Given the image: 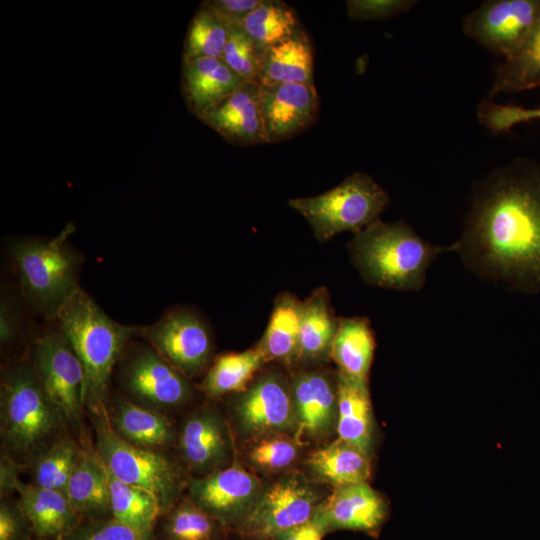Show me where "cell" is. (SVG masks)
Segmentation results:
<instances>
[{
    "mask_svg": "<svg viewBox=\"0 0 540 540\" xmlns=\"http://www.w3.org/2000/svg\"><path fill=\"white\" fill-rule=\"evenodd\" d=\"M449 250L481 278L540 292V166L518 161L480 183Z\"/></svg>",
    "mask_w": 540,
    "mask_h": 540,
    "instance_id": "obj_1",
    "label": "cell"
},
{
    "mask_svg": "<svg viewBox=\"0 0 540 540\" xmlns=\"http://www.w3.org/2000/svg\"><path fill=\"white\" fill-rule=\"evenodd\" d=\"M348 249L366 283L398 291L420 290L432 262L449 250L423 240L404 221L381 220L353 234Z\"/></svg>",
    "mask_w": 540,
    "mask_h": 540,
    "instance_id": "obj_2",
    "label": "cell"
},
{
    "mask_svg": "<svg viewBox=\"0 0 540 540\" xmlns=\"http://www.w3.org/2000/svg\"><path fill=\"white\" fill-rule=\"evenodd\" d=\"M85 373V405L95 413L104 399L113 368L137 328L109 317L80 287L59 308L56 317Z\"/></svg>",
    "mask_w": 540,
    "mask_h": 540,
    "instance_id": "obj_3",
    "label": "cell"
},
{
    "mask_svg": "<svg viewBox=\"0 0 540 540\" xmlns=\"http://www.w3.org/2000/svg\"><path fill=\"white\" fill-rule=\"evenodd\" d=\"M75 226L67 224L50 238H24L11 245L23 297L37 312L55 318L59 308L79 288L81 258L69 242Z\"/></svg>",
    "mask_w": 540,
    "mask_h": 540,
    "instance_id": "obj_4",
    "label": "cell"
},
{
    "mask_svg": "<svg viewBox=\"0 0 540 540\" xmlns=\"http://www.w3.org/2000/svg\"><path fill=\"white\" fill-rule=\"evenodd\" d=\"M0 411L2 442L18 456H34L65 420L45 393L32 364H16L3 373Z\"/></svg>",
    "mask_w": 540,
    "mask_h": 540,
    "instance_id": "obj_5",
    "label": "cell"
},
{
    "mask_svg": "<svg viewBox=\"0 0 540 540\" xmlns=\"http://www.w3.org/2000/svg\"><path fill=\"white\" fill-rule=\"evenodd\" d=\"M389 202L386 190L370 175L355 172L322 194L292 198L288 204L308 222L315 238L324 242L377 222Z\"/></svg>",
    "mask_w": 540,
    "mask_h": 540,
    "instance_id": "obj_6",
    "label": "cell"
},
{
    "mask_svg": "<svg viewBox=\"0 0 540 540\" xmlns=\"http://www.w3.org/2000/svg\"><path fill=\"white\" fill-rule=\"evenodd\" d=\"M97 414L95 450L106 468L119 480L153 493L166 514L185 486L180 465L161 451L126 442L110 426L105 409Z\"/></svg>",
    "mask_w": 540,
    "mask_h": 540,
    "instance_id": "obj_7",
    "label": "cell"
},
{
    "mask_svg": "<svg viewBox=\"0 0 540 540\" xmlns=\"http://www.w3.org/2000/svg\"><path fill=\"white\" fill-rule=\"evenodd\" d=\"M322 500L304 475L287 474L263 488L255 505L235 530L250 540H270L310 520Z\"/></svg>",
    "mask_w": 540,
    "mask_h": 540,
    "instance_id": "obj_8",
    "label": "cell"
},
{
    "mask_svg": "<svg viewBox=\"0 0 540 540\" xmlns=\"http://www.w3.org/2000/svg\"><path fill=\"white\" fill-rule=\"evenodd\" d=\"M141 332L149 345L187 378L200 374L210 363L211 332L191 309H172Z\"/></svg>",
    "mask_w": 540,
    "mask_h": 540,
    "instance_id": "obj_9",
    "label": "cell"
},
{
    "mask_svg": "<svg viewBox=\"0 0 540 540\" xmlns=\"http://www.w3.org/2000/svg\"><path fill=\"white\" fill-rule=\"evenodd\" d=\"M32 366L49 399L66 420L79 417L85 406V373L60 330L49 331L33 343Z\"/></svg>",
    "mask_w": 540,
    "mask_h": 540,
    "instance_id": "obj_10",
    "label": "cell"
},
{
    "mask_svg": "<svg viewBox=\"0 0 540 540\" xmlns=\"http://www.w3.org/2000/svg\"><path fill=\"white\" fill-rule=\"evenodd\" d=\"M540 21V0H489L462 21L464 33L487 50L512 57Z\"/></svg>",
    "mask_w": 540,
    "mask_h": 540,
    "instance_id": "obj_11",
    "label": "cell"
},
{
    "mask_svg": "<svg viewBox=\"0 0 540 540\" xmlns=\"http://www.w3.org/2000/svg\"><path fill=\"white\" fill-rule=\"evenodd\" d=\"M188 498L218 520L236 529L251 511L264 486L259 477L236 459L227 467L187 483Z\"/></svg>",
    "mask_w": 540,
    "mask_h": 540,
    "instance_id": "obj_12",
    "label": "cell"
},
{
    "mask_svg": "<svg viewBox=\"0 0 540 540\" xmlns=\"http://www.w3.org/2000/svg\"><path fill=\"white\" fill-rule=\"evenodd\" d=\"M234 411L242 432L258 438L294 436L296 418L291 382L279 371H267L238 394Z\"/></svg>",
    "mask_w": 540,
    "mask_h": 540,
    "instance_id": "obj_13",
    "label": "cell"
},
{
    "mask_svg": "<svg viewBox=\"0 0 540 540\" xmlns=\"http://www.w3.org/2000/svg\"><path fill=\"white\" fill-rule=\"evenodd\" d=\"M121 382L131 401L160 412L184 404L192 394L187 377L150 345L137 346L129 354Z\"/></svg>",
    "mask_w": 540,
    "mask_h": 540,
    "instance_id": "obj_14",
    "label": "cell"
},
{
    "mask_svg": "<svg viewBox=\"0 0 540 540\" xmlns=\"http://www.w3.org/2000/svg\"><path fill=\"white\" fill-rule=\"evenodd\" d=\"M388 514L384 497L368 482H362L333 487L312 518L326 533L350 530L377 536Z\"/></svg>",
    "mask_w": 540,
    "mask_h": 540,
    "instance_id": "obj_15",
    "label": "cell"
},
{
    "mask_svg": "<svg viewBox=\"0 0 540 540\" xmlns=\"http://www.w3.org/2000/svg\"><path fill=\"white\" fill-rule=\"evenodd\" d=\"M296 418L294 439H320L336 431V374L322 369L297 372L290 380Z\"/></svg>",
    "mask_w": 540,
    "mask_h": 540,
    "instance_id": "obj_16",
    "label": "cell"
},
{
    "mask_svg": "<svg viewBox=\"0 0 540 540\" xmlns=\"http://www.w3.org/2000/svg\"><path fill=\"white\" fill-rule=\"evenodd\" d=\"M178 447L182 459L197 477L223 469L235 459L229 428L212 408L196 410L184 421Z\"/></svg>",
    "mask_w": 540,
    "mask_h": 540,
    "instance_id": "obj_17",
    "label": "cell"
},
{
    "mask_svg": "<svg viewBox=\"0 0 540 540\" xmlns=\"http://www.w3.org/2000/svg\"><path fill=\"white\" fill-rule=\"evenodd\" d=\"M259 87L266 143L287 140L316 120L319 99L314 84L288 83Z\"/></svg>",
    "mask_w": 540,
    "mask_h": 540,
    "instance_id": "obj_18",
    "label": "cell"
},
{
    "mask_svg": "<svg viewBox=\"0 0 540 540\" xmlns=\"http://www.w3.org/2000/svg\"><path fill=\"white\" fill-rule=\"evenodd\" d=\"M199 118L233 144L266 143L260 87L256 82L243 83Z\"/></svg>",
    "mask_w": 540,
    "mask_h": 540,
    "instance_id": "obj_19",
    "label": "cell"
},
{
    "mask_svg": "<svg viewBox=\"0 0 540 540\" xmlns=\"http://www.w3.org/2000/svg\"><path fill=\"white\" fill-rule=\"evenodd\" d=\"M15 492L35 538L63 540L83 520L63 491L19 480Z\"/></svg>",
    "mask_w": 540,
    "mask_h": 540,
    "instance_id": "obj_20",
    "label": "cell"
},
{
    "mask_svg": "<svg viewBox=\"0 0 540 540\" xmlns=\"http://www.w3.org/2000/svg\"><path fill=\"white\" fill-rule=\"evenodd\" d=\"M245 82L220 58H197L183 62V93L190 110L197 117Z\"/></svg>",
    "mask_w": 540,
    "mask_h": 540,
    "instance_id": "obj_21",
    "label": "cell"
},
{
    "mask_svg": "<svg viewBox=\"0 0 540 540\" xmlns=\"http://www.w3.org/2000/svg\"><path fill=\"white\" fill-rule=\"evenodd\" d=\"M313 69L312 44L308 35L300 28L292 36L262 51L258 84H314Z\"/></svg>",
    "mask_w": 540,
    "mask_h": 540,
    "instance_id": "obj_22",
    "label": "cell"
},
{
    "mask_svg": "<svg viewBox=\"0 0 540 540\" xmlns=\"http://www.w3.org/2000/svg\"><path fill=\"white\" fill-rule=\"evenodd\" d=\"M338 324L327 289H315L301 305L298 364L315 365L331 359Z\"/></svg>",
    "mask_w": 540,
    "mask_h": 540,
    "instance_id": "obj_23",
    "label": "cell"
},
{
    "mask_svg": "<svg viewBox=\"0 0 540 540\" xmlns=\"http://www.w3.org/2000/svg\"><path fill=\"white\" fill-rule=\"evenodd\" d=\"M65 493L83 519L112 517L108 473L95 448L81 447Z\"/></svg>",
    "mask_w": 540,
    "mask_h": 540,
    "instance_id": "obj_24",
    "label": "cell"
},
{
    "mask_svg": "<svg viewBox=\"0 0 540 540\" xmlns=\"http://www.w3.org/2000/svg\"><path fill=\"white\" fill-rule=\"evenodd\" d=\"M337 438L371 453L374 443V417L368 382L336 372Z\"/></svg>",
    "mask_w": 540,
    "mask_h": 540,
    "instance_id": "obj_25",
    "label": "cell"
},
{
    "mask_svg": "<svg viewBox=\"0 0 540 540\" xmlns=\"http://www.w3.org/2000/svg\"><path fill=\"white\" fill-rule=\"evenodd\" d=\"M306 464L315 479L333 487L368 482L372 473L371 453L340 438L312 452Z\"/></svg>",
    "mask_w": 540,
    "mask_h": 540,
    "instance_id": "obj_26",
    "label": "cell"
},
{
    "mask_svg": "<svg viewBox=\"0 0 540 540\" xmlns=\"http://www.w3.org/2000/svg\"><path fill=\"white\" fill-rule=\"evenodd\" d=\"M107 417L119 437L138 447L160 451L175 437L170 420L162 412L131 400H118Z\"/></svg>",
    "mask_w": 540,
    "mask_h": 540,
    "instance_id": "obj_27",
    "label": "cell"
},
{
    "mask_svg": "<svg viewBox=\"0 0 540 540\" xmlns=\"http://www.w3.org/2000/svg\"><path fill=\"white\" fill-rule=\"evenodd\" d=\"M301 305L302 301L289 292L276 297L266 330L256 345L267 362L298 365Z\"/></svg>",
    "mask_w": 540,
    "mask_h": 540,
    "instance_id": "obj_28",
    "label": "cell"
},
{
    "mask_svg": "<svg viewBox=\"0 0 540 540\" xmlns=\"http://www.w3.org/2000/svg\"><path fill=\"white\" fill-rule=\"evenodd\" d=\"M376 341L370 321L365 317L339 318L331 350L337 371L352 379L368 382Z\"/></svg>",
    "mask_w": 540,
    "mask_h": 540,
    "instance_id": "obj_29",
    "label": "cell"
},
{
    "mask_svg": "<svg viewBox=\"0 0 540 540\" xmlns=\"http://www.w3.org/2000/svg\"><path fill=\"white\" fill-rule=\"evenodd\" d=\"M266 363V358L257 347L221 354L207 369L201 384L202 390L211 398L240 394L248 388Z\"/></svg>",
    "mask_w": 540,
    "mask_h": 540,
    "instance_id": "obj_30",
    "label": "cell"
},
{
    "mask_svg": "<svg viewBox=\"0 0 540 540\" xmlns=\"http://www.w3.org/2000/svg\"><path fill=\"white\" fill-rule=\"evenodd\" d=\"M107 473L112 518L139 531H155L164 514L158 498L144 488L119 480L108 469Z\"/></svg>",
    "mask_w": 540,
    "mask_h": 540,
    "instance_id": "obj_31",
    "label": "cell"
},
{
    "mask_svg": "<svg viewBox=\"0 0 540 540\" xmlns=\"http://www.w3.org/2000/svg\"><path fill=\"white\" fill-rule=\"evenodd\" d=\"M540 87V21L521 48L495 71L489 96L517 93Z\"/></svg>",
    "mask_w": 540,
    "mask_h": 540,
    "instance_id": "obj_32",
    "label": "cell"
},
{
    "mask_svg": "<svg viewBox=\"0 0 540 540\" xmlns=\"http://www.w3.org/2000/svg\"><path fill=\"white\" fill-rule=\"evenodd\" d=\"M240 26L262 51L301 28L296 11L279 0H262Z\"/></svg>",
    "mask_w": 540,
    "mask_h": 540,
    "instance_id": "obj_33",
    "label": "cell"
},
{
    "mask_svg": "<svg viewBox=\"0 0 540 540\" xmlns=\"http://www.w3.org/2000/svg\"><path fill=\"white\" fill-rule=\"evenodd\" d=\"M162 540H222L226 529L188 497L164 514Z\"/></svg>",
    "mask_w": 540,
    "mask_h": 540,
    "instance_id": "obj_34",
    "label": "cell"
},
{
    "mask_svg": "<svg viewBox=\"0 0 540 540\" xmlns=\"http://www.w3.org/2000/svg\"><path fill=\"white\" fill-rule=\"evenodd\" d=\"M80 452L81 447L68 438L47 444L33 456L31 483L65 492Z\"/></svg>",
    "mask_w": 540,
    "mask_h": 540,
    "instance_id": "obj_35",
    "label": "cell"
},
{
    "mask_svg": "<svg viewBox=\"0 0 540 540\" xmlns=\"http://www.w3.org/2000/svg\"><path fill=\"white\" fill-rule=\"evenodd\" d=\"M229 27L204 6L194 15L186 36L183 62L222 57Z\"/></svg>",
    "mask_w": 540,
    "mask_h": 540,
    "instance_id": "obj_36",
    "label": "cell"
},
{
    "mask_svg": "<svg viewBox=\"0 0 540 540\" xmlns=\"http://www.w3.org/2000/svg\"><path fill=\"white\" fill-rule=\"evenodd\" d=\"M300 444L287 434L255 438L247 451L251 465L264 472H278L289 468L297 459Z\"/></svg>",
    "mask_w": 540,
    "mask_h": 540,
    "instance_id": "obj_37",
    "label": "cell"
},
{
    "mask_svg": "<svg viewBox=\"0 0 540 540\" xmlns=\"http://www.w3.org/2000/svg\"><path fill=\"white\" fill-rule=\"evenodd\" d=\"M262 50L240 25L229 27L227 42L221 59L247 82L258 83Z\"/></svg>",
    "mask_w": 540,
    "mask_h": 540,
    "instance_id": "obj_38",
    "label": "cell"
},
{
    "mask_svg": "<svg viewBox=\"0 0 540 540\" xmlns=\"http://www.w3.org/2000/svg\"><path fill=\"white\" fill-rule=\"evenodd\" d=\"M63 540H156V534L133 529L110 517L83 519Z\"/></svg>",
    "mask_w": 540,
    "mask_h": 540,
    "instance_id": "obj_39",
    "label": "cell"
},
{
    "mask_svg": "<svg viewBox=\"0 0 540 540\" xmlns=\"http://www.w3.org/2000/svg\"><path fill=\"white\" fill-rule=\"evenodd\" d=\"M478 118L493 133L510 131L515 125L531 120H540V106L524 108L512 104H498L484 100L478 108Z\"/></svg>",
    "mask_w": 540,
    "mask_h": 540,
    "instance_id": "obj_40",
    "label": "cell"
},
{
    "mask_svg": "<svg viewBox=\"0 0 540 540\" xmlns=\"http://www.w3.org/2000/svg\"><path fill=\"white\" fill-rule=\"evenodd\" d=\"M413 0H349L347 15L356 21L384 20L409 11Z\"/></svg>",
    "mask_w": 540,
    "mask_h": 540,
    "instance_id": "obj_41",
    "label": "cell"
},
{
    "mask_svg": "<svg viewBox=\"0 0 540 540\" xmlns=\"http://www.w3.org/2000/svg\"><path fill=\"white\" fill-rule=\"evenodd\" d=\"M31 525L18 499L11 496L1 498L0 540H33Z\"/></svg>",
    "mask_w": 540,
    "mask_h": 540,
    "instance_id": "obj_42",
    "label": "cell"
},
{
    "mask_svg": "<svg viewBox=\"0 0 540 540\" xmlns=\"http://www.w3.org/2000/svg\"><path fill=\"white\" fill-rule=\"evenodd\" d=\"M262 0H210L202 4L228 27L240 25L242 20L253 11Z\"/></svg>",
    "mask_w": 540,
    "mask_h": 540,
    "instance_id": "obj_43",
    "label": "cell"
},
{
    "mask_svg": "<svg viewBox=\"0 0 540 540\" xmlns=\"http://www.w3.org/2000/svg\"><path fill=\"white\" fill-rule=\"evenodd\" d=\"M21 333L20 315L14 300L2 294L0 304V341L4 346L10 345Z\"/></svg>",
    "mask_w": 540,
    "mask_h": 540,
    "instance_id": "obj_44",
    "label": "cell"
},
{
    "mask_svg": "<svg viewBox=\"0 0 540 540\" xmlns=\"http://www.w3.org/2000/svg\"><path fill=\"white\" fill-rule=\"evenodd\" d=\"M327 533L313 519L275 535L270 540H322Z\"/></svg>",
    "mask_w": 540,
    "mask_h": 540,
    "instance_id": "obj_45",
    "label": "cell"
},
{
    "mask_svg": "<svg viewBox=\"0 0 540 540\" xmlns=\"http://www.w3.org/2000/svg\"><path fill=\"white\" fill-rule=\"evenodd\" d=\"M21 465L7 454L2 455L0 463V494L1 498L9 497L15 492V486L20 480Z\"/></svg>",
    "mask_w": 540,
    "mask_h": 540,
    "instance_id": "obj_46",
    "label": "cell"
},
{
    "mask_svg": "<svg viewBox=\"0 0 540 540\" xmlns=\"http://www.w3.org/2000/svg\"><path fill=\"white\" fill-rule=\"evenodd\" d=\"M33 540H48V539H39V538H34Z\"/></svg>",
    "mask_w": 540,
    "mask_h": 540,
    "instance_id": "obj_47",
    "label": "cell"
}]
</instances>
